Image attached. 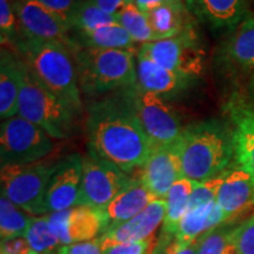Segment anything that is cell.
<instances>
[{
  "label": "cell",
  "instance_id": "9c48e42d",
  "mask_svg": "<svg viewBox=\"0 0 254 254\" xmlns=\"http://www.w3.org/2000/svg\"><path fill=\"white\" fill-rule=\"evenodd\" d=\"M132 180L118 166L88 150L82 165L81 205L104 209Z\"/></svg>",
  "mask_w": 254,
  "mask_h": 254
},
{
  "label": "cell",
  "instance_id": "4316f807",
  "mask_svg": "<svg viewBox=\"0 0 254 254\" xmlns=\"http://www.w3.org/2000/svg\"><path fill=\"white\" fill-rule=\"evenodd\" d=\"M116 19L117 23L125 28L135 44H140V46H142L145 44L158 40L152 30L147 15L136 7L133 2L127 4L116 15Z\"/></svg>",
  "mask_w": 254,
  "mask_h": 254
},
{
  "label": "cell",
  "instance_id": "3957f363",
  "mask_svg": "<svg viewBox=\"0 0 254 254\" xmlns=\"http://www.w3.org/2000/svg\"><path fill=\"white\" fill-rule=\"evenodd\" d=\"M36 79L81 116L82 100L74 57L60 43L20 37L12 47Z\"/></svg>",
  "mask_w": 254,
  "mask_h": 254
},
{
  "label": "cell",
  "instance_id": "5b68a950",
  "mask_svg": "<svg viewBox=\"0 0 254 254\" xmlns=\"http://www.w3.org/2000/svg\"><path fill=\"white\" fill-rule=\"evenodd\" d=\"M18 116L36 124L53 139H66L74 132L80 114L38 81L20 59Z\"/></svg>",
  "mask_w": 254,
  "mask_h": 254
},
{
  "label": "cell",
  "instance_id": "8992f818",
  "mask_svg": "<svg viewBox=\"0 0 254 254\" xmlns=\"http://www.w3.org/2000/svg\"><path fill=\"white\" fill-rule=\"evenodd\" d=\"M55 164L39 163L2 166L1 194L32 217L46 215V193Z\"/></svg>",
  "mask_w": 254,
  "mask_h": 254
},
{
  "label": "cell",
  "instance_id": "74e56055",
  "mask_svg": "<svg viewBox=\"0 0 254 254\" xmlns=\"http://www.w3.org/2000/svg\"><path fill=\"white\" fill-rule=\"evenodd\" d=\"M93 1L106 13L116 17L127 4L132 2V0H93Z\"/></svg>",
  "mask_w": 254,
  "mask_h": 254
},
{
  "label": "cell",
  "instance_id": "9a60e30c",
  "mask_svg": "<svg viewBox=\"0 0 254 254\" xmlns=\"http://www.w3.org/2000/svg\"><path fill=\"white\" fill-rule=\"evenodd\" d=\"M183 176L177 144L157 146L146 163L139 168L138 179L158 199H165L171 187Z\"/></svg>",
  "mask_w": 254,
  "mask_h": 254
},
{
  "label": "cell",
  "instance_id": "44dd1931",
  "mask_svg": "<svg viewBox=\"0 0 254 254\" xmlns=\"http://www.w3.org/2000/svg\"><path fill=\"white\" fill-rule=\"evenodd\" d=\"M155 199L157 196L140 180L133 179L106 207L100 209L106 221V231L134 218Z\"/></svg>",
  "mask_w": 254,
  "mask_h": 254
},
{
  "label": "cell",
  "instance_id": "1f68e13d",
  "mask_svg": "<svg viewBox=\"0 0 254 254\" xmlns=\"http://www.w3.org/2000/svg\"><path fill=\"white\" fill-rule=\"evenodd\" d=\"M19 38V23L15 9L7 0H0V39L1 46L12 47Z\"/></svg>",
  "mask_w": 254,
  "mask_h": 254
},
{
  "label": "cell",
  "instance_id": "d6a6232c",
  "mask_svg": "<svg viewBox=\"0 0 254 254\" xmlns=\"http://www.w3.org/2000/svg\"><path fill=\"white\" fill-rule=\"evenodd\" d=\"M237 254H254V214L234 227Z\"/></svg>",
  "mask_w": 254,
  "mask_h": 254
},
{
  "label": "cell",
  "instance_id": "f35d334b",
  "mask_svg": "<svg viewBox=\"0 0 254 254\" xmlns=\"http://www.w3.org/2000/svg\"><path fill=\"white\" fill-rule=\"evenodd\" d=\"M184 0H132V2L144 13H147L151 9H153L158 6L166 5V4H178Z\"/></svg>",
  "mask_w": 254,
  "mask_h": 254
},
{
  "label": "cell",
  "instance_id": "52a82bcc",
  "mask_svg": "<svg viewBox=\"0 0 254 254\" xmlns=\"http://www.w3.org/2000/svg\"><path fill=\"white\" fill-rule=\"evenodd\" d=\"M52 136L20 116L2 120L0 126V164L39 163L55 148Z\"/></svg>",
  "mask_w": 254,
  "mask_h": 254
},
{
  "label": "cell",
  "instance_id": "7402d4cb",
  "mask_svg": "<svg viewBox=\"0 0 254 254\" xmlns=\"http://www.w3.org/2000/svg\"><path fill=\"white\" fill-rule=\"evenodd\" d=\"M225 222L226 219L215 201L189 208L180 221L174 239L171 241V245L174 247L190 245L195 240L205 236L207 232Z\"/></svg>",
  "mask_w": 254,
  "mask_h": 254
},
{
  "label": "cell",
  "instance_id": "d6986e66",
  "mask_svg": "<svg viewBox=\"0 0 254 254\" xmlns=\"http://www.w3.org/2000/svg\"><path fill=\"white\" fill-rule=\"evenodd\" d=\"M187 7L213 31L230 33L247 15V0H186Z\"/></svg>",
  "mask_w": 254,
  "mask_h": 254
},
{
  "label": "cell",
  "instance_id": "cb8c5ba5",
  "mask_svg": "<svg viewBox=\"0 0 254 254\" xmlns=\"http://www.w3.org/2000/svg\"><path fill=\"white\" fill-rule=\"evenodd\" d=\"M20 91V59L9 47L0 51V117L6 120L18 114Z\"/></svg>",
  "mask_w": 254,
  "mask_h": 254
},
{
  "label": "cell",
  "instance_id": "8fae6325",
  "mask_svg": "<svg viewBox=\"0 0 254 254\" xmlns=\"http://www.w3.org/2000/svg\"><path fill=\"white\" fill-rule=\"evenodd\" d=\"M227 34L218 51V64L231 78L254 87V17Z\"/></svg>",
  "mask_w": 254,
  "mask_h": 254
},
{
  "label": "cell",
  "instance_id": "484cf974",
  "mask_svg": "<svg viewBox=\"0 0 254 254\" xmlns=\"http://www.w3.org/2000/svg\"><path fill=\"white\" fill-rule=\"evenodd\" d=\"M195 183L187 178H182L171 187L165 196L166 213L161 225V234L165 240H168L170 238H172V240L174 239L180 221L189 209L190 195L194 190Z\"/></svg>",
  "mask_w": 254,
  "mask_h": 254
},
{
  "label": "cell",
  "instance_id": "d4e9b609",
  "mask_svg": "<svg viewBox=\"0 0 254 254\" xmlns=\"http://www.w3.org/2000/svg\"><path fill=\"white\" fill-rule=\"evenodd\" d=\"M158 40L176 37L194 26L186 2L158 6L146 13Z\"/></svg>",
  "mask_w": 254,
  "mask_h": 254
},
{
  "label": "cell",
  "instance_id": "60d3db41",
  "mask_svg": "<svg viewBox=\"0 0 254 254\" xmlns=\"http://www.w3.org/2000/svg\"><path fill=\"white\" fill-rule=\"evenodd\" d=\"M7 1L9 2V4H11V5H12V7H13V8L15 9V8H17V7H18V6H19V5H20V4H21V2H24V1H25V0H7Z\"/></svg>",
  "mask_w": 254,
  "mask_h": 254
},
{
  "label": "cell",
  "instance_id": "7c38bea8",
  "mask_svg": "<svg viewBox=\"0 0 254 254\" xmlns=\"http://www.w3.org/2000/svg\"><path fill=\"white\" fill-rule=\"evenodd\" d=\"M51 230L63 246L98 239L106 232V221L100 209L90 206H74L49 213Z\"/></svg>",
  "mask_w": 254,
  "mask_h": 254
},
{
  "label": "cell",
  "instance_id": "ba28073f",
  "mask_svg": "<svg viewBox=\"0 0 254 254\" xmlns=\"http://www.w3.org/2000/svg\"><path fill=\"white\" fill-rule=\"evenodd\" d=\"M131 105L136 119L154 147L174 144L184 127L168 101L138 85L120 91Z\"/></svg>",
  "mask_w": 254,
  "mask_h": 254
},
{
  "label": "cell",
  "instance_id": "7a4b0ae2",
  "mask_svg": "<svg viewBox=\"0 0 254 254\" xmlns=\"http://www.w3.org/2000/svg\"><path fill=\"white\" fill-rule=\"evenodd\" d=\"M184 178L202 183L220 176L234 158L233 132L211 119L184 127L176 141Z\"/></svg>",
  "mask_w": 254,
  "mask_h": 254
},
{
  "label": "cell",
  "instance_id": "ee69618b",
  "mask_svg": "<svg viewBox=\"0 0 254 254\" xmlns=\"http://www.w3.org/2000/svg\"><path fill=\"white\" fill-rule=\"evenodd\" d=\"M185 1H186V0H185Z\"/></svg>",
  "mask_w": 254,
  "mask_h": 254
},
{
  "label": "cell",
  "instance_id": "4dcf8cb0",
  "mask_svg": "<svg viewBox=\"0 0 254 254\" xmlns=\"http://www.w3.org/2000/svg\"><path fill=\"white\" fill-rule=\"evenodd\" d=\"M234 227L221 224L207 232L200 239L199 254H237L233 238Z\"/></svg>",
  "mask_w": 254,
  "mask_h": 254
},
{
  "label": "cell",
  "instance_id": "4fadbf2b",
  "mask_svg": "<svg viewBox=\"0 0 254 254\" xmlns=\"http://www.w3.org/2000/svg\"><path fill=\"white\" fill-rule=\"evenodd\" d=\"M84 157L71 154L56 163L46 193L47 214L81 205Z\"/></svg>",
  "mask_w": 254,
  "mask_h": 254
},
{
  "label": "cell",
  "instance_id": "b9f144b4",
  "mask_svg": "<svg viewBox=\"0 0 254 254\" xmlns=\"http://www.w3.org/2000/svg\"><path fill=\"white\" fill-rule=\"evenodd\" d=\"M30 254H38V253H36V252H34V251H32V252H31Z\"/></svg>",
  "mask_w": 254,
  "mask_h": 254
},
{
  "label": "cell",
  "instance_id": "5bb4252c",
  "mask_svg": "<svg viewBox=\"0 0 254 254\" xmlns=\"http://www.w3.org/2000/svg\"><path fill=\"white\" fill-rule=\"evenodd\" d=\"M20 37L60 43L68 47L69 27L58 15L37 0H25L15 8Z\"/></svg>",
  "mask_w": 254,
  "mask_h": 254
},
{
  "label": "cell",
  "instance_id": "d590c367",
  "mask_svg": "<svg viewBox=\"0 0 254 254\" xmlns=\"http://www.w3.org/2000/svg\"><path fill=\"white\" fill-rule=\"evenodd\" d=\"M58 254H104L98 239L62 246Z\"/></svg>",
  "mask_w": 254,
  "mask_h": 254
},
{
  "label": "cell",
  "instance_id": "6da1fadb",
  "mask_svg": "<svg viewBox=\"0 0 254 254\" xmlns=\"http://www.w3.org/2000/svg\"><path fill=\"white\" fill-rule=\"evenodd\" d=\"M86 131L90 151L127 174L140 168L154 148L120 91L88 106Z\"/></svg>",
  "mask_w": 254,
  "mask_h": 254
},
{
  "label": "cell",
  "instance_id": "603a6c76",
  "mask_svg": "<svg viewBox=\"0 0 254 254\" xmlns=\"http://www.w3.org/2000/svg\"><path fill=\"white\" fill-rule=\"evenodd\" d=\"M136 44L118 23L90 31L69 32L68 49L138 51Z\"/></svg>",
  "mask_w": 254,
  "mask_h": 254
},
{
  "label": "cell",
  "instance_id": "30bf717a",
  "mask_svg": "<svg viewBox=\"0 0 254 254\" xmlns=\"http://www.w3.org/2000/svg\"><path fill=\"white\" fill-rule=\"evenodd\" d=\"M163 67L196 78L202 69V52L195 26L176 37L155 40L139 47Z\"/></svg>",
  "mask_w": 254,
  "mask_h": 254
},
{
  "label": "cell",
  "instance_id": "f546056e",
  "mask_svg": "<svg viewBox=\"0 0 254 254\" xmlns=\"http://www.w3.org/2000/svg\"><path fill=\"white\" fill-rule=\"evenodd\" d=\"M31 249L38 254H58L62 243L51 230L49 217H33L25 234Z\"/></svg>",
  "mask_w": 254,
  "mask_h": 254
},
{
  "label": "cell",
  "instance_id": "277c9868",
  "mask_svg": "<svg viewBox=\"0 0 254 254\" xmlns=\"http://www.w3.org/2000/svg\"><path fill=\"white\" fill-rule=\"evenodd\" d=\"M138 51L72 49L81 93L98 98L136 85Z\"/></svg>",
  "mask_w": 254,
  "mask_h": 254
},
{
  "label": "cell",
  "instance_id": "ac0fdd59",
  "mask_svg": "<svg viewBox=\"0 0 254 254\" xmlns=\"http://www.w3.org/2000/svg\"><path fill=\"white\" fill-rule=\"evenodd\" d=\"M215 202L226 221L254 206V180L243 168L226 170L219 177Z\"/></svg>",
  "mask_w": 254,
  "mask_h": 254
},
{
  "label": "cell",
  "instance_id": "836d02e7",
  "mask_svg": "<svg viewBox=\"0 0 254 254\" xmlns=\"http://www.w3.org/2000/svg\"><path fill=\"white\" fill-rule=\"evenodd\" d=\"M37 1L63 19L69 27V20L80 0H37Z\"/></svg>",
  "mask_w": 254,
  "mask_h": 254
},
{
  "label": "cell",
  "instance_id": "ab89813d",
  "mask_svg": "<svg viewBox=\"0 0 254 254\" xmlns=\"http://www.w3.org/2000/svg\"><path fill=\"white\" fill-rule=\"evenodd\" d=\"M201 239V238H200ZM200 239L195 240L190 245H187L185 247H174L168 244L165 253L166 254H199V247H200Z\"/></svg>",
  "mask_w": 254,
  "mask_h": 254
},
{
  "label": "cell",
  "instance_id": "2e32d148",
  "mask_svg": "<svg viewBox=\"0 0 254 254\" xmlns=\"http://www.w3.org/2000/svg\"><path fill=\"white\" fill-rule=\"evenodd\" d=\"M194 81V77L163 67L140 50L136 53V85L142 90L168 100L190 90Z\"/></svg>",
  "mask_w": 254,
  "mask_h": 254
},
{
  "label": "cell",
  "instance_id": "8d00e7d4",
  "mask_svg": "<svg viewBox=\"0 0 254 254\" xmlns=\"http://www.w3.org/2000/svg\"><path fill=\"white\" fill-rule=\"evenodd\" d=\"M1 254H30L32 251L26 237H15L1 240Z\"/></svg>",
  "mask_w": 254,
  "mask_h": 254
},
{
  "label": "cell",
  "instance_id": "83f0119b",
  "mask_svg": "<svg viewBox=\"0 0 254 254\" xmlns=\"http://www.w3.org/2000/svg\"><path fill=\"white\" fill-rule=\"evenodd\" d=\"M33 218L5 195L0 198V237L1 240L25 237Z\"/></svg>",
  "mask_w": 254,
  "mask_h": 254
},
{
  "label": "cell",
  "instance_id": "7bdbcfd3",
  "mask_svg": "<svg viewBox=\"0 0 254 254\" xmlns=\"http://www.w3.org/2000/svg\"><path fill=\"white\" fill-rule=\"evenodd\" d=\"M147 254H151V252H150V253H147Z\"/></svg>",
  "mask_w": 254,
  "mask_h": 254
},
{
  "label": "cell",
  "instance_id": "e0dca14e",
  "mask_svg": "<svg viewBox=\"0 0 254 254\" xmlns=\"http://www.w3.org/2000/svg\"><path fill=\"white\" fill-rule=\"evenodd\" d=\"M166 204L165 199H155L150 205L134 218L124 222L119 226L106 231L98 238L101 249L104 251L118 244L135 243L147 240L153 237L154 232L163 225Z\"/></svg>",
  "mask_w": 254,
  "mask_h": 254
},
{
  "label": "cell",
  "instance_id": "f1b7e54d",
  "mask_svg": "<svg viewBox=\"0 0 254 254\" xmlns=\"http://www.w3.org/2000/svg\"><path fill=\"white\" fill-rule=\"evenodd\" d=\"M116 23V17L103 11L93 0H80L69 20V32L90 31Z\"/></svg>",
  "mask_w": 254,
  "mask_h": 254
},
{
  "label": "cell",
  "instance_id": "e575fe53",
  "mask_svg": "<svg viewBox=\"0 0 254 254\" xmlns=\"http://www.w3.org/2000/svg\"><path fill=\"white\" fill-rule=\"evenodd\" d=\"M154 243V237L147 240L135 241L128 244H118L104 251V254H147L151 252Z\"/></svg>",
  "mask_w": 254,
  "mask_h": 254
},
{
  "label": "cell",
  "instance_id": "ffe728a7",
  "mask_svg": "<svg viewBox=\"0 0 254 254\" xmlns=\"http://www.w3.org/2000/svg\"><path fill=\"white\" fill-rule=\"evenodd\" d=\"M228 113L233 132L234 159L238 167L254 180V109L245 101L232 100Z\"/></svg>",
  "mask_w": 254,
  "mask_h": 254
}]
</instances>
